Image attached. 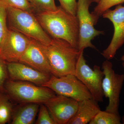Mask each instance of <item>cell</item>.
Instances as JSON below:
<instances>
[{"label": "cell", "instance_id": "d6986e66", "mask_svg": "<svg viewBox=\"0 0 124 124\" xmlns=\"http://www.w3.org/2000/svg\"><path fill=\"white\" fill-rule=\"evenodd\" d=\"M0 4L6 8L12 7L35 13L28 0H0Z\"/></svg>", "mask_w": 124, "mask_h": 124}, {"label": "cell", "instance_id": "cb8c5ba5", "mask_svg": "<svg viewBox=\"0 0 124 124\" xmlns=\"http://www.w3.org/2000/svg\"><path fill=\"white\" fill-rule=\"evenodd\" d=\"M7 67L5 62L0 57V90L4 88L5 81L7 77Z\"/></svg>", "mask_w": 124, "mask_h": 124}, {"label": "cell", "instance_id": "4fadbf2b", "mask_svg": "<svg viewBox=\"0 0 124 124\" xmlns=\"http://www.w3.org/2000/svg\"><path fill=\"white\" fill-rule=\"evenodd\" d=\"M44 73L51 74L47 58L40 42L31 39L30 44L19 62Z\"/></svg>", "mask_w": 124, "mask_h": 124}, {"label": "cell", "instance_id": "5bb4252c", "mask_svg": "<svg viewBox=\"0 0 124 124\" xmlns=\"http://www.w3.org/2000/svg\"><path fill=\"white\" fill-rule=\"evenodd\" d=\"M98 103L93 98L79 102L77 111L68 124H89L101 110Z\"/></svg>", "mask_w": 124, "mask_h": 124}, {"label": "cell", "instance_id": "8fae6325", "mask_svg": "<svg viewBox=\"0 0 124 124\" xmlns=\"http://www.w3.org/2000/svg\"><path fill=\"white\" fill-rule=\"evenodd\" d=\"M78 103L73 99L57 94L44 104L55 124H68L76 114Z\"/></svg>", "mask_w": 124, "mask_h": 124}, {"label": "cell", "instance_id": "484cf974", "mask_svg": "<svg viewBox=\"0 0 124 124\" xmlns=\"http://www.w3.org/2000/svg\"><path fill=\"white\" fill-rule=\"evenodd\" d=\"M121 60L123 61V62H124V54L121 57Z\"/></svg>", "mask_w": 124, "mask_h": 124}, {"label": "cell", "instance_id": "e0dca14e", "mask_svg": "<svg viewBox=\"0 0 124 124\" xmlns=\"http://www.w3.org/2000/svg\"><path fill=\"white\" fill-rule=\"evenodd\" d=\"M124 2V0H100L93 11L91 13L96 22L105 11L111 7L121 4Z\"/></svg>", "mask_w": 124, "mask_h": 124}, {"label": "cell", "instance_id": "4316f807", "mask_svg": "<svg viewBox=\"0 0 124 124\" xmlns=\"http://www.w3.org/2000/svg\"><path fill=\"white\" fill-rule=\"evenodd\" d=\"M122 124H124V116L122 117Z\"/></svg>", "mask_w": 124, "mask_h": 124}, {"label": "cell", "instance_id": "8992f818", "mask_svg": "<svg viewBox=\"0 0 124 124\" xmlns=\"http://www.w3.org/2000/svg\"><path fill=\"white\" fill-rule=\"evenodd\" d=\"M93 2V0H78L77 1L76 16L79 25V51L88 47L95 49L91 41L96 37L104 33L103 31H98L94 28L97 22L89 10Z\"/></svg>", "mask_w": 124, "mask_h": 124}, {"label": "cell", "instance_id": "7402d4cb", "mask_svg": "<svg viewBox=\"0 0 124 124\" xmlns=\"http://www.w3.org/2000/svg\"><path fill=\"white\" fill-rule=\"evenodd\" d=\"M60 6L68 13L74 16L76 15L77 2L76 0H58Z\"/></svg>", "mask_w": 124, "mask_h": 124}, {"label": "cell", "instance_id": "3957f363", "mask_svg": "<svg viewBox=\"0 0 124 124\" xmlns=\"http://www.w3.org/2000/svg\"><path fill=\"white\" fill-rule=\"evenodd\" d=\"M10 28L43 45H48L52 38L42 28L34 13L12 7L6 8Z\"/></svg>", "mask_w": 124, "mask_h": 124}, {"label": "cell", "instance_id": "603a6c76", "mask_svg": "<svg viewBox=\"0 0 124 124\" xmlns=\"http://www.w3.org/2000/svg\"><path fill=\"white\" fill-rule=\"evenodd\" d=\"M10 107L7 102H0V124H5L10 116Z\"/></svg>", "mask_w": 124, "mask_h": 124}, {"label": "cell", "instance_id": "2e32d148", "mask_svg": "<svg viewBox=\"0 0 124 124\" xmlns=\"http://www.w3.org/2000/svg\"><path fill=\"white\" fill-rule=\"evenodd\" d=\"M121 120L119 114L100 110L89 124H121Z\"/></svg>", "mask_w": 124, "mask_h": 124}, {"label": "cell", "instance_id": "277c9868", "mask_svg": "<svg viewBox=\"0 0 124 124\" xmlns=\"http://www.w3.org/2000/svg\"><path fill=\"white\" fill-rule=\"evenodd\" d=\"M6 88L14 99L22 102L44 104L56 95L51 89L26 81H9L6 83Z\"/></svg>", "mask_w": 124, "mask_h": 124}, {"label": "cell", "instance_id": "ac0fdd59", "mask_svg": "<svg viewBox=\"0 0 124 124\" xmlns=\"http://www.w3.org/2000/svg\"><path fill=\"white\" fill-rule=\"evenodd\" d=\"M35 13L56 10L54 0H28Z\"/></svg>", "mask_w": 124, "mask_h": 124}, {"label": "cell", "instance_id": "d4e9b609", "mask_svg": "<svg viewBox=\"0 0 124 124\" xmlns=\"http://www.w3.org/2000/svg\"><path fill=\"white\" fill-rule=\"evenodd\" d=\"M93 2H97V3H98L99 2V1H100V0H93Z\"/></svg>", "mask_w": 124, "mask_h": 124}, {"label": "cell", "instance_id": "83f0119b", "mask_svg": "<svg viewBox=\"0 0 124 124\" xmlns=\"http://www.w3.org/2000/svg\"><path fill=\"white\" fill-rule=\"evenodd\" d=\"M122 66H123V68H124V62H123L122 63Z\"/></svg>", "mask_w": 124, "mask_h": 124}, {"label": "cell", "instance_id": "ffe728a7", "mask_svg": "<svg viewBox=\"0 0 124 124\" xmlns=\"http://www.w3.org/2000/svg\"><path fill=\"white\" fill-rule=\"evenodd\" d=\"M7 19L6 8L0 4V47L8 30L7 24Z\"/></svg>", "mask_w": 124, "mask_h": 124}, {"label": "cell", "instance_id": "6da1fadb", "mask_svg": "<svg viewBox=\"0 0 124 124\" xmlns=\"http://www.w3.org/2000/svg\"><path fill=\"white\" fill-rule=\"evenodd\" d=\"M42 28L51 38L64 40L78 49L79 29L76 16L60 6L53 11L34 13Z\"/></svg>", "mask_w": 124, "mask_h": 124}, {"label": "cell", "instance_id": "ba28073f", "mask_svg": "<svg viewBox=\"0 0 124 124\" xmlns=\"http://www.w3.org/2000/svg\"><path fill=\"white\" fill-rule=\"evenodd\" d=\"M102 69L104 74L102 83L103 91L109 101L106 111L119 115L120 93L124 81V75L116 73L112 63L108 60L103 63Z\"/></svg>", "mask_w": 124, "mask_h": 124}, {"label": "cell", "instance_id": "44dd1931", "mask_svg": "<svg viewBox=\"0 0 124 124\" xmlns=\"http://www.w3.org/2000/svg\"><path fill=\"white\" fill-rule=\"evenodd\" d=\"M36 124H55L48 108L44 104L40 107L38 119Z\"/></svg>", "mask_w": 124, "mask_h": 124}, {"label": "cell", "instance_id": "7a4b0ae2", "mask_svg": "<svg viewBox=\"0 0 124 124\" xmlns=\"http://www.w3.org/2000/svg\"><path fill=\"white\" fill-rule=\"evenodd\" d=\"M41 45L48 62L52 75L57 77L75 75L80 54L79 49L64 40L55 38H52L48 44Z\"/></svg>", "mask_w": 124, "mask_h": 124}, {"label": "cell", "instance_id": "9c48e42d", "mask_svg": "<svg viewBox=\"0 0 124 124\" xmlns=\"http://www.w3.org/2000/svg\"><path fill=\"white\" fill-rule=\"evenodd\" d=\"M102 16L111 21L114 26L110 43L102 53L104 57L109 60L114 57L117 50L124 44V6L117 5L114 9H109L105 11Z\"/></svg>", "mask_w": 124, "mask_h": 124}, {"label": "cell", "instance_id": "7c38bea8", "mask_svg": "<svg viewBox=\"0 0 124 124\" xmlns=\"http://www.w3.org/2000/svg\"><path fill=\"white\" fill-rule=\"evenodd\" d=\"M7 67L9 75L13 80L31 82L41 86L48 81L52 75L20 62L7 63Z\"/></svg>", "mask_w": 124, "mask_h": 124}, {"label": "cell", "instance_id": "52a82bcc", "mask_svg": "<svg viewBox=\"0 0 124 124\" xmlns=\"http://www.w3.org/2000/svg\"><path fill=\"white\" fill-rule=\"evenodd\" d=\"M84 50H81L77 64L75 76L86 86L93 99L97 102L103 101L104 95L102 83L104 76L100 67L95 65L93 69L86 63Z\"/></svg>", "mask_w": 124, "mask_h": 124}, {"label": "cell", "instance_id": "9a60e30c", "mask_svg": "<svg viewBox=\"0 0 124 124\" xmlns=\"http://www.w3.org/2000/svg\"><path fill=\"white\" fill-rule=\"evenodd\" d=\"M39 107V104L36 103H29L22 107L15 116L12 124H32L38 113Z\"/></svg>", "mask_w": 124, "mask_h": 124}, {"label": "cell", "instance_id": "5b68a950", "mask_svg": "<svg viewBox=\"0 0 124 124\" xmlns=\"http://www.w3.org/2000/svg\"><path fill=\"white\" fill-rule=\"evenodd\" d=\"M41 86L51 89L58 95L68 97L78 102L93 98L86 86L74 75L61 77L52 75Z\"/></svg>", "mask_w": 124, "mask_h": 124}, {"label": "cell", "instance_id": "30bf717a", "mask_svg": "<svg viewBox=\"0 0 124 124\" xmlns=\"http://www.w3.org/2000/svg\"><path fill=\"white\" fill-rule=\"evenodd\" d=\"M31 41V38L9 28L0 47V57L7 63L19 62Z\"/></svg>", "mask_w": 124, "mask_h": 124}]
</instances>
